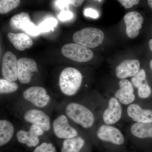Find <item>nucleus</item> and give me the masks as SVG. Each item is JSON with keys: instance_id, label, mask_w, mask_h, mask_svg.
Listing matches in <instances>:
<instances>
[{"instance_id": "nucleus-2", "label": "nucleus", "mask_w": 152, "mask_h": 152, "mask_svg": "<svg viewBox=\"0 0 152 152\" xmlns=\"http://www.w3.org/2000/svg\"><path fill=\"white\" fill-rule=\"evenodd\" d=\"M67 116L77 124L85 129L93 126L95 122V117L91 110L77 103L68 104L65 109Z\"/></svg>"}, {"instance_id": "nucleus-25", "label": "nucleus", "mask_w": 152, "mask_h": 152, "mask_svg": "<svg viewBox=\"0 0 152 152\" xmlns=\"http://www.w3.org/2000/svg\"><path fill=\"white\" fill-rule=\"evenodd\" d=\"M57 21L53 18H50L44 21L39 26L41 32H47L53 30L56 26Z\"/></svg>"}, {"instance_id": "nucleus-12", "label": "nucleus", "mask_w": 152, "mask_h": 152, "mask_svg": "<svg viewBox=\"0 0 152 152\" xmlns=\"http://www.w3.org/2000/svg\"><path fill=\"white\" fill-rule=\"evenodd\" d=\"M122 112V108L119 101L115 97L110 98L107 107L103 114L104 122L107 125L115 124L121 120Z\"/></svg>"}, {"instance_id": "nucleus-10", "label": "nucleus", "mask_w": 152, "mask_h": 152, "mask_svg": "<svg viewBox=\"0 0 152 152\" xmlns=\"http://www.w3.org/2000/svg\"><path fill=\"white\" fill-rule=\"evenodd\" d=\"M24 119L27 122L40 127L44 131L48 132L50 128V120L45 112L37 109H32L25 112Z\"/></svg>"}, {"instance_id": "nucleus-34", "label": "nucleus", "mask_w": 152, "mask_h": 152, "mask_svg": "<svg viewBox=\"0 0 152 152\" xmlns=\"http://www.w3.org/2000/svg\"><path fill=\"white\" fill-rule=\"evenodd\" d=\"M148 5L152 10V0H147Z\"/></svg>"}, {"instance_id": "nucleus-9", "label": "nucleus", "mask_w": 152, "mask_h": 152, "mask_svg": "<svg viewBox=\"0 0 152 152\" xmlns=\"http://www.w3.org/2000/svg\"><path fill=\"white\" fill-rule=\"evenodd\" d=\"M97 136L101 140L118 145H122L124 142V137L122 132L110 125L101 126L98 129Z\"/></svg>"}, {"instance_id": "nucleus-20", "label": "nucleus", "mask_w": 152, "mask_h": 152, "mask_svg": "<svg viewBox=\"0 0 152 152\" xmlns=\"http://www.w3.org/2000/svg\"><path fill=\"white\" fill-rule=\"evenodd\" d=\"M85 141L80 137H75L64 140L61 152H79L83 147Z\"/></svg>"}, {"instance_id": "nucleus-14", "label": "nucleus", "mask_w": 152, "mask_h": 152, "mask_svg": "<svg viewBox=\"0 0 152 152\" xmlns=\"http://www.w3.org/2000/svg\"><path fill=\"white\" fill-rule=\"evenodd\" d=\"M140 69V64L138 60H126L123 61L116 68L115 74L118 78L126 79L134 77Z\"/></svg>"}, {"instance_id": "nucleus-28", "label": "nucleus", "mask_w": 152, "mask_h": 152, "mask_svg": "<svg viewBox=\"0 0 152 152\" xmlns=\"http://www.w3.org/2000/svg\"><path fill=\"white\" fill-rule=\"evenodd\" d=\"M118 1L125 9H128L137 5L140 0H118Z\"/></svg>"}, {"instance_id": "nucleus-15", "label": "nucleus", "mask_w": 152, "mask_h": 152, "mask_svg": "<svg viewBox=\"0 0 152 152\" xmlns=\"http://www.w3.org/2000/svg\"><path fill=\"white\" fill-rule=\"evenodd\" d=\"M131 82L133 86L138 89V94L140 98L146 99L150 96L152 91L147 81L146 75L144 69H140L132 78Z\"/></svg>"}, {"instance_id": "nucleus-16", "label": "nucleus", "mask_w": 152, "mask_h": 152, "mask_svg": "<svg viewBox=\"0 0 152 152\" xmlns=\"http://www.w3.org/2000/svg\"><path fill=\"white\" fill-rule=\"evenodd\" d=\"M127 112L129 116L137 123L152 122V110L143 109L137 104H131L128 107Z\"/></svg>"}, {"instance_id": "nucleus-31", "label": "nucleus", "mask_w": 152, "mask_h": 152, "mask_svg": "<svg viewBox=\"0 0 152 152\" xmlns=\"http://www.w3.org/2000/svg\"><path fill=\"white\" fill-rule=\"evenodd\" d=\"M84 15L86 16L95 19L98 18L99 16L96 11L91 8L86 9L84 11Z\"/></svg>"}, {"instance_id": "nucleus-32", "label": "nucleus", "mask_w": 152, "mask_h": 152, "mask_svg": "<svg viewBox=\"0 0 152 152\" xmlns=\"http://www.w3.org/2000/svg\"><path fill=\"white\" fill-rule=\"evenodd\" d=\"M69 4V0H58L56 3V5L59 8L63 9L67 7Z\"/></svg>"}, {"instance_id": "nucleus-35", "label": "nucleus", "mask_w": 152, "mask_h": 152, "mask_svg": "<svg viewBox=\"0 0 152 152\" xmlns=\"http://www.w3.org/2000/svg\"><path fill=\"white\" fill-rule=\"evenodd\" d=\"M149 46L150 50L152 52V39L150 40L149 42Z\"/></svg>"}, {"instance_id": "nucleus-36", "label": "nucleus", "mask_w": 152, "mask_h": 152, "mask_svg": "<svg viewBox=\"0 0 152 152\" xmlns=\"http://www.w3.org/2000/svg\"><path fill=\"white\" fill-rule=\"evenodd\" d=\"M150 67H151V69L152 70V59L151 60V61H150Z\"/></svg>"}, {"instance_id": "nucleus-5", "label": "nucleus", "mask_w": 152, "mask_h": 152, "mask_svg": "<svg viewBox=\"0 0 152 152\" xmlns=\"http://www.w3.org/2000/svg\"><path fill=\"white\" fill-rule=\"evenodd\" d=\"M23 96L25 100L38 108L46 107L50 100L46 90L42 87H30L25 90Z\"/></svg>"}, {"instance_id": "nucleus-19", "label": "nucleus", "mask_w": 152, "mask_h": 152, "mask_svg": "<svg viewBox=\"0 0 152 152\" xmlns=\"http://www.w3.org/2000/svg\"><path fill=\"white\" fill-rule=\"evenodd\" d=\"M15 133L12 124L6 120L0 121V146H3L8 143Z\"/></svg>"}, {"instance_id": "nucleus-18", "label": "nucleus", "mask_w": 152, "mask_h": 152, "mask_svg": "<svg viewBox=\"0 0 152 152\" xmlns=\"http://www.w3.org/2000/svg\"><path fill=\"white\" fill-rule=\"evenodd\" d=\"M131 132L138 138H152V122L134 123L131 126Z\"/></svg>"}, {"instance_id": "nucleus-37", "label": "nucleus", "mask_w": 152, "mask_h": 152, "mask_svg": "<svg viewBox=\"0 0 152 152\" xmlns=\"http://www.w3.org/2000/svg\"><path fill=\"white\" fill-rule=\"evenodd\" d=\"M99 1H101V0H99Z\"/></svg>"}, {"instance_id": "nucleus-11", "label": "nucleus", "mask_w": 152, "mask_h": 152, "mask_svg": "<svg viewBox=\"0 0 152 152\" xmlns=\"http://www.w3.org/2000/svg\"><path fill=\"white\" fill-rule=\"evenodd\" d=\"M124 21L126 25V33L128 37L131 39L137 37L144 21L142 15L136 11L129 12L125 15Z\"/></svg>"}, {"instance_id": "nucleus-26", "label": "nucleus", "mask_w": 152, "mask_h": 152, "mask_svg": "<svg viewBox=\"0 0 152 152\" xmlns=\"http://www.w3.org/2000/svg\"><path fill=\"white\" fill-rule=\"evenodd\" d=\"M22 30L27 34L33 36H37L41 33L39 27L36 26L35 25L31 22L26 24L23 26Z\"/></svg>"}, {"instance_id": "nucleus-6", "label": "nucleus", "mask_w": 152, "mask_h": 152, "mask_svg": "<svg viewBox=\"0 0 152 152\" xmlns=\"http://www.w3.org/2000/svg\"><path fill=\"white\" fill-rule=\"evenodd\" d=\"M38 72L37 65L34 60L27 58L18 60V79L21 83H29L31 80L33 74Z\"/></svg>"}, {"instance_id": "nucleus-27", "label": "nucleus", "mask_w": 152, "mask_h": 152, "mask_svg": "<svg viewBox=\"0 0 152 152\" xmlns=\"http://www.w3.org/2000/svg\"><path fill=\"white\" fill-rule=\"evenodd\" d=\"M56 149L51 143L43 142L35 149L33 152H56Z\"/></svg>"}, {"instance_id": "nucleus-7", "label": "nucleus", "mask_w": 152, "mask_h": 152, "mask_svg": "<svg viewBox=\"0 0 152 152\" xmlns=\"http://www.w3.org/2000/svg\"><path fill=\"white\" fill-rule=\"evenodd\" d=\"M53 130L55 135L60 139H68L76 137L77 131L69 124L67 117L61 115L53 121Z\"/></svg>"}, {"instance_id": "nucleus-3", "label": "nucleus", "mask_w": 152, "mask_h": 152, "mask_svg": "<svg viewBox=\"0 0 152 152\" xmlns=\"http://www.w3.org/2000/svg\"><path fill=\"white\" fill-rule=\"evenodd\" d=\"M104 35L102 30L94 28H86L74 34L73 40L76 44L87 48L99 46L104 40Z\"/></svg>"}, {"instance_id": "nucleus-4", "label": "nucleus", "mask_w": 152, "mask_h": 152, "mask_svg": "<svg viewBox=\"0 0 152 152\" xmlns=\"http://www.w3.org/2000/svg\"><path fill=\"white\" fill-rule=\"evenodd\" d=\"M61 53L64 56L77 62H86L94 57L93 52L88 48L76 43L64 45L62 48Z\"/></svg>"}, {"instance_id": "nucleus-1", "label": "nucleus", "mask_w": 152, "mask_h": 152, "mask_svg": "<svg viewBox=\"0 0 152 152\" xmlns=\"http://www.w3.org/2000/svg\"><path fill=\"white\" fill-rule=\"evenodd\" d=\"M82 82L83 76L78 70L73 67L66 68L60 74V91L66 96H72L78 92Z\"/></svg>"}, {"instance_id": "nucleus-8", "label": "nucleus", "mask_w": 152, "mask_h": 152, "mask_svg": "<svg viewBox=\"0 0 152 152\" xmlns=\"http://www.w3.org/2000/svg\"><path fill=\"white\" fill-rule=\"evenodd\" d=\"M18 61L16 56L12 52L5 53L1 66L2 75L4 78L12 82L18 80Z\"/></svg>"}, {"instance_id": "nucleus-13", "label": "nucleus", "mask_w": 152, "mask_h": 152, "mask_svg": "<svg viewBox=\"0 0 152 152\" xmlns=\"http://www.w3.org/2000/svg\"><path fill=\"white\" fill-rule=\"evenodd\" d=\"M119 86L120 88L115 93V97L123 104L132 103L135 99L132 83L127 79H121L119 83Z\"/></svg>"}, {"instance_id": "nucleus-30", "label": "nucleus", "mask_w": 152, "mask_h": 152, "mask_svg": "<svg viewBox=\"0 0 152 152\" xmlns=\"http://www.w3.org/2000/svg\"><path fill=\"white\" fill-rule=\"evenodd\" d=\"M29 131L38 137L42 135L44 132V131L40 127L33 124L30 126Z\"/></svg>"}, {"instance_id": "nucleus-21", "label": "nucleus", "mask_w": 152, "mask_h": 152, "mask_svg": "<svg viewBox=\"0 0 152 152\" xmlns=\"http://www.w3.org/2000/svg\"><path fill=\"white\" fill-rule=\"evenodd\" d=\"M16 137L19 142L26 144L28 147L37 146L39 143V137L29 131L20 130L17 132Z\"/></svg>"}, {"instance_id": "nucleus-33", "label": "nucleus", "mask_w": 152, "mask_h": 152, "mask_svg": "<svg viewBox=\"0 0 152 152\" xmlns=\"http://www.w3.org/2000/svg\"><path fill=\"white\" fill-rule=\"evenodd\" d=\"M70 4L75 7H79L83 4L85 0H69Z\"/></svg>"}, {"instance_id": "nucleus-29", "label": "nucleus", "mask_w": 152, "mask_h": 152, "mask_svg": "<svg viewBox=\"0 0 152 152\" xmlns=\"http://www.w3.org/2000/svg\"><path fill=\"white\" fill-rule=\"evenodd\" d=\"M73 14L70 11H61L58 16V18L61 21H66L72 18Z\"/></svg>"}, {"instance_id": "nucleus-23", "label": "nucleus", "mask_w": 152, "mask_h": 152, "mask_svg": "<svg viewBox=\"0 0 152 152\" xmlns=\"http://www.w3.org/2000/svg\"><path fill=\"white\" fill-rule=\"evenodd\" d=\"M18 89V85L15 82L6 79L0 80V93L1 94H10L15 92Z\"/></svg>"}, {"instance_id": "nucleus-17", "label": "nucleus", "mask_w": 152, "mask_h": 152, "mask_svg": "<svg viewBox=\"0 0 152 152\" xmlns=\"http://www.w3.org/2000/svg\"><path fill=\"white\" fill-rule=\"evenodd\" d=\"M8 38L14 47L19 50L24 51L32 46L33 42L29 36L23 33H9Z\"/></svg>"}, {"instance_id": "nucleus-22", "label": "nucleus", "mask_w": 152, "mask_h": 152, "mask_svg": "<svg viewBox=\"0 0 152 152\" xmlns=\"http://www.w3.org/2000/svg\"><path fill=\"white\" fill-rule=\"evenodd\" d=\"M31 22L29 15L28 13L22 12L13 16L10 21V26L13 29L22 30L23 26L27 23Z\"/></svg>"}, {"instance_id": "nucleus-24", "label": "nucleus", "mask_w": 152, "mask_h": 152, "mask_svg": "<svg viewBox=\"0 0 152 152\" xmlns=\"http://www.w3.org/2000/svg\"><path fill=\"white\" fill-rule=\"evenodd\" d=\"M20 3V0H0V13H7L18 7Z\"/></svg>"}]
</instances>
